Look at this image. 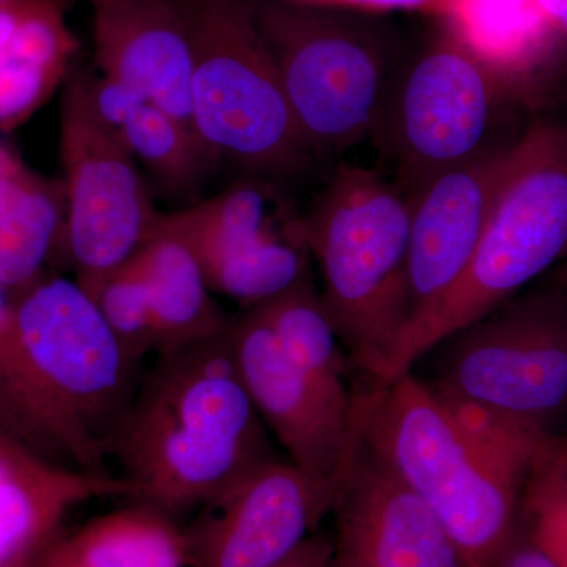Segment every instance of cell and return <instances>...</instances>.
Masks as SVG:
<instances>
[{
  "label": "cell",
  "instance_id": "f1b7e54d",
  "mask_svg": "<svg viewBox=\"0 0 567 567\" xmlns=\"http://www.w3.org/2000/svg\"><path fill=\"white\" fill-rule=\"evenodd\" d=\"M331 558H333V539L312 535L286 561L276 567H330Z\"/></svg>",
  "mask_w": 567,
  "mask_h": 567
},
{
  "label": "cell",
  "instance_id": "74e56055",
  "mask_svg": "<svg viewBox=\"0 0 567 567\" xmlns=\"http://www.w3.org/2000/svg\"><path fill=\"white\" fill-rule=\"evenodd\" d=\"M10 2V0H0V3Z\"/></svg>",
  "mask_w": 567,
  "mask_h": 567
},
{
  "label": "cell",
  "instance_id": "3957f363",
  "mask_svg": "<svg viewBox=\"0 0 567 567\" xmlns=\"http://www.w3.org/2000/svg\"><path fill=\"white\" fill-rule=\"evenodd\" d=\"M134 503L175 516L227 494L275 461L235 360L229 327L158 354L111 446Z\"/></svg>",
  "mask_w": 567,
  "mask_h": 567
},
{
  "label": "cell",
  "instance_id": "d6a6232c",
  "mask_svg": "<svg viewBox=\"0 0 567 567\" xmlns=\"http://www.w3.org/2000/svg\"><path fill=\"white\" fill-rule=\"evenodd\" d=\"M10 311L11 303L9 295L3 292L2 287H0V333L6 330L7 323H9Z\"/></svg>",
  "mask_w": 567,
  "mask_h": 567
},
{
  "label": "cell",
  "instance_id": "9c48e42d",
  "mask_svg": "<svg viewBox=\"0 0 567 567\" xmlns=\"http://www.w3.org/2000/svg\"><path fill=\"white\" fill-rule=\"evenodd\" d=\"M92 80L91 71L71 70L59 122L66 207L59 251L82 286L132 259L164 215L122 134L100 114Z\"/></svg>",
  "mask_w": 567,
  "mask_h": 567
},
{
  "label": "cell",
  "instance_id": "9a60e30c",
  "mask_svg": "<svg viewBox=\"0 0 567 567\" xmlns=\"http://www.w3.org/2000/svg\"><path fill=\"white\" fill-rule=\"evenodd\" d=\"M517 140L435 175L410 194L409 324L442 301L472 262Z\"/></svg>",
  "mask_w": 567,
  "mask_h": 567
},
{
  "label": "cell",
  "instance_id": "5b68a950",
  "mask_svg": "<svg viewBox=\"0 0 567 567\" xmlns=\"http://www.w3.org/2000/svg\"><path fill=\"white\" fill-rule=\"evenodd\" d=\"M567 249V126L536 125L511 147L472 262L456 286L406 327L379 382L502 308Z\"/></svg>",
  "mask_w": 567,
  "mask_h": 567
},
{
  "label": "cell",
  "instance_id": "603a6c76",
  "mask_svg": "<svg viewBox=\"0 0 567 567\" xmlns=\"http://www.w3.org/2000/svg\"><path fill=\"white\" fill-rule=\"evenodd\" d=\"M44 561L51 567L192 566L186 529L156 507L134 503L59 536Z\"/></svg>",
  "mask_w": 567,
  "mask_h": 567
},
{
  "label": "cell",
  "instance_id": "2e32d148",
  "mask_svg": "<svg viewBox=\"0 0 567 567\" xmlns=\"http://www.w3.org/2000/svg\"><path fill=\"white\" fill-rule=\"evenodd\" d=\"M87 3L99 76L192 125V40L177 0Z\"/></svg>",
  "mask_w": 567,
  "mask_h": 567
},
{
  "label": "cell",
  "instance_id": "ac0fdd59",
  "mask_svg": "<svg viewBox=\"0 0 567 567\" xmlns=\"http://www.w3.org/2000/svg\"><path fill=\"white\" fill-rule=\"evenodd\" d=\"M92 89L100 114L118 130L136 162L167 193L193 196L221 166L223 159L193 126L163 107L96 74Z\"/></svg>",
  "mask_w": 567,
  "mask_h": 567
},
{
  "label": "cell",
  "instance_id": "d4e9b609",
  "mask_svg": "<svg viewBox=\"0 0 567 567\" xmlns=\"http://www.w3.org/2000/svg\"><path fill=\"white\" fill-rule=\"evenodd\" d=\"M528 539L558 567H567V462L565 440L548 435L525 477Z\"/></svg>",
  "mask_w": 567,
  "mask_h": 567
},
{
  "label": "cell",
  "instance_id": "cb8c5ba5",
  "mask_svg": "<svg viewBox=\"0 0 567 567\" xmlns=\"http://www.w3.org/2000/svg\"><path fill=\"white\" fill-rule=\"evenodd\" d=\"M256 309L270 324L290 360L336 406L353 415L360 394L349 388L346 357L339 346L341 341L312 276H306Z\"/></svg>",
  "mask_w": 567,
  "mask_h": 567
},
{
  "label": "cell",
  "instance_id": "83f0119b",
  "mask_svg": "<svg viewBox=\"0 0 567 567\" xmlns=\"http://www.w3.org/2000/svg\"><path fill=\"white\" fill-rule=\"evenodd\" d=\"M494 567H558L536 547L528 537L520 539L514 533L513 539L496 559Z\"/></svg>",
  "mask_w": 567,
  "mask_h": 567
},
{
  "label": "cell",
  "instance_id": "8992f818",
  "mask_svg": "<svg viewBox=\"0 0 567 567\" xmlns=\"http://www.w3.org/2000/svg\"><path fill=\"white\" fill-rule=\"evenodd\" d=\"M295 118L317 155L374 140L402 62L365 11L248 0Z\"/></svg>",
  "mask_w": 567,
  "mask_h": 567
},
{
  "label": "cell",
  "instance_id": "6da1fadb",
  "mask_svg": "<svg viewBox=\"0 0 567 567\" xmlns=\"http://www.w3.org/2000/svg\"><path fill=\"white\" fill-rule=\"evenodd\" d=\"M0 333V427L37 456L96 477L142 375L76 279L44 275L10 298Z\"/></svg>",
  "mask_w": 567,
  "mask_h": 567
},
{
  "label": "cell",
  "instance_id": "44dd1931",
  "mask_svg": "<svg viewBox=\"0 0 567 567\" xmlns=\"http://www.w3.org/2000/svg\"><path fill=\"white\" fill-rule=\"evenodd\" d=\"M122 477H96L35 457L0 484V561L54 543L63 518L92 498L128 496Z\"/></svg>",
  "mask_w": 567,
  "mask_h": 567
},
{
  "label": "cell",
  "instance_id": "ba28073f",
  "mask_svg": "<svg viewBox=\"0 0 567 567\" xmlns=\"http://www.w3.org/2000/svg\"><path fill=\"white\" fill-rule=\"evenodd\" d=\"M516 96L446 32L402 62L372 141L394 164L398 188L410 196L435 175L511 142L498 137V125L507 100Z\"/></svg>",
  "mask_w": 567,
  "mask_h": 567
},
{
  "label": "cell",
  "instance_id": "484cf974",
  "mask_svg": "<svg viewBox=\"0 0 567 567\" xmlns=\"http://www.w3.org/2000/svg\"><path fill=\"white\" fill-rule=\"evenodd\" d=\"M82 287L91 295L107 327L134 360L142 363L148 353L156 352L151 298L136 257Z\"/></svg>",
  "mask_w": 567,
  "mask_h": 567
},
{
  "label": "cell",
  "instance_id": "7c38bea8",
  "mask_svg": "<svg viewBox=\"0 0 567 567\" xmlns=\"http://www.w3.org/2000/svg\"><path fill=\"white\" fill-rule=\"evenodd\" d=\"M241 379L265 425L290 462L334 496L360 440L357 412L336 406L290 360L256 308L230 319Z\"/></svg>",
  "mask_w": 567,
  "mask_h": 567
},
{
  "label": "cell",
  "instance_id": "7a4b0ae2",
  "mask_svg": "<svg viewBox=\"0 0 567 567\" xmlns=\"http://www.w3.org/2000/svg\"><path fill=\"white\" fill-rule=\"evenodd\" d=\"M365 445L434 509L466 567H494L550 432L454 401L402 372L358 395Z\"/></svg>",
  "mask_w": 567,
  "mask_h": 567
},
{
  "label": "cell",
  "instance_id": "8fae6325",
  "mask_svg": "<svg viewBox=\"0 0 567 567\" xmlns=\"http://www.w3.org/2000/svg\"><path fill=\"white\" fill-rule=\"evenodd\" d=\"M192 248L213 293L249 309L311 275L305 215L274 178L246 174L210 199L164 213Z\"/></svg>",
  "mask_w": 567,
  "mask_h": 567
},
{
  "label": "cell",
  "instance_id": "e0dca14e",
  "mask_svg": "<svg viewBox=\"0 0 567 567\" xmlns=\"http://www.w3.org/2000/svg\"><path fill=\"white\" fill-rule=\"evenodd\" d=\"M71 0L0 3V132L31 121L63 87L80 51L66 14Z\"/></svg>",
  "mask_w": 567,
  "mask_h": 567
},
{
  "label": "cell",
  "instance_id": "e575fe53",
  "mask_svg": "<svg viewBox=\"0 0 567 567\" xmlns=\"http://www.w3.org/2000/svg\"><path fill=\"white\" fill-rule=\"evenodd\" d=\"M286 2L305 3V2H308V0H286Z\"/></svg>",
  "mask_w": 567,
  "mask_h": 567
},
{
  "label": "cell",
  "instance_id": "f546056e",
  "mask_svg": "<svg viewBox=\"0 0 567 567\" xmlns=\"http://www.w3.org/2000/svg\"><path fill=\"white\" fill-rule=\"evenodd\" d=\"M35 457L39 456L18 442L6 429L0 427V484L20 472L22 466L28 465Z\"/></svg>",
  "mask_w": 567,
  "mask_h": 567
},
{
  "label": "cell",
  "instance_id": "52a82bcc",
  "mask_svg": "<svg viewBox=\"0 0 567 567\" xmlns=\"http://www.w3.org/2000/svg\"><path fill=\"white\" fill-rule=\"evenodd\" d=\"M189 40L192 125L223 163L287 181L317 153L306 140L248 0H177Z\"/></svg>",
  "mask_w": 567,
  "mask_h": 567
},
{
  "label": "cell",
  "instance_id": "ffe728a7",
  "mask_svg": "<svg viewBox=\"0 0 567 567\" xmlns=\"http://www.w3.org/2000/svg\"><path fill=\"white\" fill-rule=\"evenodd\" d=\"M134 257L151 298L156 353L175 352L227 330L230 319L213 298L199 260L163 219Z\"/></svg>",
  "mask_w": 567,
  "mask_h": 567
},
{
  "label": "cell",
  "instance_id": "1f68e13d",
  "mask_svg": "<svg viewBox=\"0 0 567 567\" xmlns=\"http://www.w3.org/2000/svg\"><path fill=\"white\" fill-rule=\"evenodd\" d=\"M540 3L558 31L567 35V0H540Z\"/></svg>",
  "mask_w": 567,
  "mask_h": 567
},
{
  "label": "cell",
  "instance_id": "d590c367",
  "mask_svg": "<svg viewBox=\"0 0 567 567\" xmlns=\"http://www.w3.org/2000/svg\"><path fill=\"white\" fill-rule=\"evenodd\" d=\"M44 557H47V555H44ZM39 567H51L50 565H48L47 561H44V558H43V561L40 563V566Z\"/></svg>",
  "mask_w": 567,
  "mask_h": 567
},
{
  "label": "cell",
  "instance_id": "8d00e7d4",
  "mask_svg": "<svg viewBox=\"0 0 567 567\" xmlns=\"http://www.w3.org/2000/svg\"><path fill=\"white\" fill-rule=\"evenodd\" d=\"M565 453H566V462H567V440H565Z\"/></svg>",
  "mask_w": 567,
  "mask_h": 567
},
{
  "label": "cell",
  "instance_id": "30bf717a",
  "mask_svg": "<svg viewBox=\"0 0 567 567\" xmlns=\"http://www.w3.org/2000/svg\"><path fill=\"white\" fill-rule=\"evenodd\" d=\"M435 390L547 431L567 409V295L503 305L446 341Z\"/></svg>",
  "mask_w": 567,
  "mask_h": 567
},
{
  "label": "cell",
  "instance_id": "4316f807",
  "mask_svg": "<svg viewBox=\"0 0 567 567\" xmlns=\"http://www.w3.org/2000/svg\"><path fill=\"white\" fill-rule=\"evenodd\" d=\"M453 0H322L323 7L365 11L424 10L445 17Z\"/></svg>",
  "mask_w": 567,
  "mask_h": 567
},
{
  "label": "cell",
  "instance_id": "5bb4252c",
  "mask_svg": "<svg viewBox=\"0 0 567 567\" xmlns=\"http://www.w3.org/2000/svg\"><path fill=\"white\" fill-rule=\"evenodd\" d=\"M192 529V567H276L315 535L333 496L292 462H268L204 506Z\"/></svg>",
  "mask_w": 567,
  "mask_h": 567
},
{
  "label": "cell",
  "instance_id": "277c9868",
  "mask_svg": "<svg viewBox=\"0 0 567 567\" xmlns=\"http://www.w3.org/2000/svg\"><path fill=\"white\" fill-rule=\"evenodd\" d=\"M339 341L375 382L409 324L410 199L377 171L341 164L305 215Z\"/></svg>",
  "mask_w": 567,
  "mask_h": 567
},
{
  "label": "cell",
  "instance_id": "4fadbf2b",
  "mask_svg": "<svg viewBox=\"0 0 567 567\" xmlns=\"http://www.w3.org/2000/svg\"><path fill=\"white\" fill-rule=\"evenodd\" d=\"M330 567H466L434 509L358 440L336 488Z\"/></svg>",
  "mask_w": 567,
  "mask_h": 567
},
{
  "label": "cell",
  "instance_id": "7402d4cb",
  "mask_svg": "<svg viewBox=\"0 0 567 567\" xmlns=\"http://www.w3.org/2000/svg\"><path fill=\"white\" fill-rule=\"evenodd\" d=\"M445 18L447 32L517 95L550 58L561 33L540 0H453Z\"/></svg>",
  "mask_w": 567,
  "mask_h": 567
},
{
  "label": "cell",
  "instance_id": "836d02e7",
  "mask_svg": "<svg viewBox=\"0 0 567 567\" xmlns=\"http://www.w3.org/2000/svg\"><path fill=\"white\" fill-rule=\"evenodd\" d=\"M561 282L565 284V286H567V267L565 268V271H563Z\"/></svg>",
  "mask_w": 567,
  "mask_h": 567
},
{
  "label": "cell",
  "instance_id": "d6986e66",
  "mask_svg": "<svg viewBox=\"0 0 567 567\" xmlns=\"http://www.w3.org/2000/svg\"><path fill=\"white\" fill-rule=\"evenodd\" d=\"M65 213L62 181L33 173L0 144V287L9 298L47 275L61 248Z\"/></svg>",
  "mask_w": 567,
  "mask_h": 567
},
{
  "label": "cell",
  "instance_id": "4dcf8cb0",
  "mask_svg": "<svg viewBox=\"0 0 567 567\" xmlns=\"http://www.w3.org/2000/svg\"><path fill=\"white\" fill-rule=\"evenodd\" d=\"M54 543L33 548L31 551H25V554L18 555V557L6 559V561H0V567H39L40 563L43 561L44 555L48 554V550H50Z\"/></svg>",
  "mask_w": 567,
  "mask_h": 567
}]
</instances>
